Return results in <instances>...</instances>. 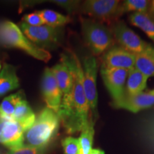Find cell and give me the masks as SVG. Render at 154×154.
I'll list each match as a JSON object with an SVG mask.
<instances>
[{"label": "cell", "mask_w": 154, "mask_h": 154, "mask_svg": "<svg viewBox=\"0 0 154 154\" xmlns=\"http://www.w3.org/2000/svg\"><path fill=\"white\" fill-rule=\"evenodd\" d=\"M64 154H79L80 146L78 138L69 136L61 141Z\"/></svg>", "instance_id": "obj_24"}, {"label": "cell", "mask_w": 154, "mask_h": 154, "mask_svg": "<svg viewBox=\"0 0 154 154\" xmlns=\"http://www.w3.org/2000/svg\"><path fill=\"white\" fill-rule=\"evenodd\" d=\"M154 105V94L151 92H142L136 95L125 96L118 101H113L112 106L116 109H126L132 113H138L143 109Z\"/></svg>", "instance_id": "obj_13"}, {"label": "cell", "mask_w": 154, "mask_h": 154, "mask_svg": "<svg viewBox=\"0 0 154 154\" xmlns=\"http://www.w3.org/2000/svg\"><path fill=\"white\" fill-rule=\"evenodd\" d=\"M81 25L85 43L94 55L104 54L113 47L112 32L103 23L95 19L81 18Z\"/></svg>", "instance_id": "obj_4"}, {"label": "cell", "mask_w": 154, "mask_h": 154, "mask_svg": "<svg viewBox=\"0 0 154 154\" xmlns=\"http://www.w3.org/2000/svg\"><path fill=\"white\" fill-rule=\"evenodd\" d=\"M89 154H105L104 151L100 149H92Z\"/></svg>", "instance_id": "obj_29"}, {"label": "cell", "mask_w": 154, "mask_h": 154, "mask_svg": "<svg viewBox=\"0 0 154 154\" xmlns=\"http://www.w3.org/2000/svg\"><path fill=\"white\" fill-rule=\"evenodd\" d=\"M148 79L135 67L128 70L126 83V95L133 96L142 93L147 85Z\"/></svg>", "instance_id": "obj_15"}, {"label": "cell", "mask_w": 154, "mask_h": 154, "mask_svg": "<svg viewBox=\"0 0 154 154\" xmlns=\"http://www.w3.org/2000/svg\"><path fill=\"white\" fill-rule=\"evenodd\" d=\"M135 68L148 78L154 76V47L151 46L143 52L136 54Z\"/></svg>", "instance_id": "obj_18"}, {"label": "cell", "mask_w": 154, "mask_h": 154, "mask_svg": "<svg viewBox=\"0 0 154 154\" xmlns=\"http://www.w3.org/2000/svg\"><path fill=\"white\" fill-rule=\"evenodd\" d=\"M19 86L16 69L12 65L5 63L0 72V96L16 89Z\"/></svg>", "instance_id": "obj_14"}, {"label": "cell", "mask_w": 154, "mask_h": 154, "mask_svg": "<svg viewBox=\"0 0 154 154\" xmlns=\"http://www.w3.org/2000/svg\"><path fill=\"white\" fill-rule=\"evenodd\" d=\"M51 70L63 95L69 94L73 86L74 78L68 66L62 61H60V63L54 65Z\"/></svg>", "instance_id": "obj_16"}, {"label": "cell", "mask_w": 154, "mask_h": 154, "mask_svg": "<svg viewBox=\"0 0 154 154\" xmlns=\"http://www.w3.org/2000/svg\"><path fill=\"white\" fill-rule=\"evenodd\" d=\"M23 22L29 26H38L44 24V19L39 11L31 13V14L24 15L23 17Z\"/></svg>", "instance_id": "obj_25"}, {"label": "cell", "mask_w": 154, "mask_h": 154, "mask_svg": "<svg viewBox=\"0 0 154 154\" xmlns=\"http://www.w3.org/2000/svg\"><path fill=\"white\" fill-rule=\"evenodd\" d=\"M121 5L119 0H87L81 6V10L99 22H108L122 14Z\"/></svg>", "instance_id": "obj_6"}, {"label": "cell", "mask_w": 154, "mask_h": 154, "mask_svg": "<svg viewBox=\"0 0 154 154\" xmlns=\"http://www.w3.org/2000/svg\"><path fill=\"white\" fill-rule=\"evenodd\" d=\"M23 99H24V95L22 91L11 94L5 98L0 104V117L13 120V116L17 106Z\"/></svg>", "instance_id": "obj_20"}, {"label": "cell", "mask_w": 154, "mask_h": 154, "mask_svg": "<svg viewBox=\"0 0 154 154\" xmlns=\"http://www.w3.org/2000/svg\"><path fill=\"white\" fill-rule=\"evenodd\" d=\"M20 27L25 36L42 49L52 48L59 44V35L57 28L47 25L29 26L24 22L20 24Z\"/></svg>", "instance_id": "obj_8"}, {"label": "cell", "mask_w": 154, "mask_h": 154, "mask_svg": "<svg viewBox=\"0 0 154 154\" xmlns=\"http://www.w3.org/2000/svg\"><path fill=\"white\" fill-rule=\"evenodd\" d=\"M39 13L44 19V24L51 27L57 28L59 26H63L68 24L72 20L69 16H65L60 13L49 9L39 11Z\"/></svg>", "instance_id": "obj_21"}, {"label": "cell", "mask_w": 154, "mask_h": 154, "mask_svg": "<svg viewBox=\"0 0 154 154\" xmlns=\"http://www.w3.org/2000/svg\"><path fill=\"white\" fill-rule=\"evenodd\" d=\"M136 55L121 47H112L103 54L101 66L111 69L130 70L135 67Z\"/></svg>", "instance_id": "obj_12"}, {"label": "cell", "mask_w": 154, "mask_h": 154, "mask_svg": "<svg viewBox=\"0 0 154 154\" xmlns=\"http://www.w3.org/2000/svg\"><path fill=\"white\" fill-rule=\"evenodd\" d=\"M150 2L148 0H126L121 3V14L129 11L147 13Z\"/></svg>", "instance_id": "obj_23"}, {"label": "cell", "mask_w": 154, "mask_h": 154, "mask_svg": "<svg viewBox=\"0 0 154 154\" xmlns=\"http://www.w3.org/2000/svg\"><path fill=\"white\" fill-rule=\"evenodd\" d=\"M25 131L17 121L0 117V143L9 151L24 147Z\"/></svg>", "instance_id": "obj_10"}, {"label": "cell", "mask_w": 154, "mask_h": 154, "mask_svg": "<svg viewBox=\"0 0 154 154\" xmlns=\"http://www.w3.org/2000/svg\"><path fill=\"white\" fill-rule=\"evenodd\" d=\"M111 32L121 47L135 55L143 52L151 46L141 39L124 22H116L113 25Z\"/></svg>", "instance_id": "obj_7"}, {"label": "cell", "mask_w": 154, "mask_h": 154, "mask_svg": "<svg viewBox=\"0 0 154 154\" xmlns=\"http://www.w3.org/2000/svg\"><path fill=\"white\" fill-rule=\"evenodd\" d=\"M13 120L20 124L25 132L34 124L36 116L25 99L17 104L13 116Z\"/></svg>", "instance_id": "obj_17"}, {"label": "cell", "mask_w": 154, "mask_h": 154, "mask_svg": "<svg viewBox=\"0 0 154 154\" xmlns=\"http://www.w3.org/2000/svg\"><path fill=\"white\" fill-rule=\"evenodd\" d=\"M42 92L47 108L58 113L62 99V92L58 85L54 74L50 68H46L42 79Z\"/></svg>", "instance_id": "obj_11"}, {"label": "cell", "mask_w": 154, "mask_h": 154, "mask_svg": "<svg viewBox=\"0 0 154 154\" xmlns=\"http://www.w3.org/2000/svg\"><path fill=\"white\" fill-rule=\"evenodd\" d=\"M0 44L22 50L31 57L44 62H48L51 58L49 51L30 41L21 29L10 21L0 22Z\"/></svg>", "instance_id": "obj_3"}, {"label": "cell", "mask_w": 154, "mask_h": 154, "mask_svg": "<svg viewBox=\"0 0 154 154\" xmlns=\"http://www.w3.org/2000/svg\"><path fill=\"white\" fill-rule=\"evenodd\" d=\"M150 92H151V93H152V94H154V88L153 90H151V91H150Z\"/></svg>", "instance_id": "obj_30"}, {"label": "cell", "mask_w": 154, "mask_h": 154, "mask_svg": "<svg viewBox=\"0 0 154 154\" xmlns=\"http://www.w3.org/2000/svg\"><path fill=\"white\" fill-rule=\"evenodd\" d=\"M46 148H36L24 146L21 149L9 151L7 154H44Z\"/></svg>", "instance_id": "obj_27"}, {"label": "cell", "mask_w": 154, "mask_h": 154, "mask_svg": "<svg viewBox=\"0 0 154 154\" xmlns=\"http://www.w3.org/2000/svg\"><path fill=\"white\" fill-rule=\"evenodd\" d=\"M94 122L93 120L90 121L87 126L82 131L79 138L80 146L79 154H89L92 150L94 136Z\"/></svg>", "instance_id": "obj_22"}, {"label": "cell", "mask_w": 154, "mask_h": 154, "mask_svg": "<svg viewBox=\"0 0 154 154\" xmlns=\"http://www.w3.org/2000/svg\"><path fill=\"white\" fill-rule=\"evenodd\" d=\"M147 14L149 15L150 17L153 20H154V0H152V1H151V2H150Z\"/></svg>", "instance_id": "obj_28"}, {"label": "cell", "mask_w": 154, "mask_h": 154, "mask_svg": "<svg viewBox=\"0 0 154 154\" xmlns=\"http://www.w3.org/2000/svg\"><path fill=\"white\" fill-rule=\"evenodd\" d=\"M83 87L87 99L91 118H96L97 116L98 94L96 88L97 76V62L94 56L84 58L82 65Z\"/></svg>", "instance_id": "obj_5"}, {"label": "cell", "mask_w": 154, "mask_h": 154, "mask_svg": "<svg viewBox=\"0 0 154 154\" xmlns=\"http://www.w3.org/2000/svg\"><path fill=\"white\" fill-rule=\"evenodd\" d=\"M57 113L46 107L42 110L34 124L24 133V146L46 148L53 139L59 126Z\"/></svg>", "instance_id": "obj_2"}, {"label": "cell", "mask_w": 154, "mask_h": 154, "mask_svg": "<svg viewBox=\"0 0 154 154\" xmlns=\"http://www.w3.org/2000/svg\"><path fill=\"white\" fill-rule=\"evenodd\" d=\"M131 24L140 29L154 42V20L146 12H134L129 16Z\"/></svg>", "instance_id": "obj_19"}, {"label": "cell", "mask_w": 154, "mask_h": 154, "mask_svg": "<svg viewBox=\"0 0 154 154\" xmlns=\"http://www.w3.org/2000/svg\"><path fill=\"white\" fill-rule=\"evenodd\" d=\"M61 61L72 72L74 83L69 94L63 95L57 115L66 133L74 134L82 132L91 118V111L83 87V69L74 54H62Z\"/></svg>", "instance_id": "obj_1"}, {"label": "cell", "mask_w": 154, "mask_h": 154, "mask_svg": "<svg viewBox=\"0 0 154 154\" xmlns=\"http://www.w3.org/2000/svg\"><path fill=\"white\" fill-rule=\"evenodd\" d=\"M1 67L2 66H1V63H0V71H1Z\"/></svg>", "instance_id": "obj_31"}, {"label": "cell", "mask_w": 154, "mask_h": 154, "mask_svg": "<svg viewBox=\"0 0 154 154\" xmlns=\"http://www.w3.org/2000/svg\"><path fill=\"white\" fill-rule=\"evenodd\" d=\"M52 2H54L57 5L66 9L69 14L76 12L79 8L80 5L79 1H71V0H57V1H52Z\"/></svg>", "instance_id": "obj_26"}, {"label": "cell", "mask_w": 154, "mask_h": 154, "mask_svg": "<svg viewBox=\"0 0 154 154\" xmlns=\"http://www.w3.org/2000/svg\"><path fill=\"white\" fill-rule=\"evenodd\" d=\"M128 70L111 69L101 66V75L104 85L113 99V101L121 100L126 94V83Z\"/></svg>", "instance_id": "obj_9"}]
</instances>
